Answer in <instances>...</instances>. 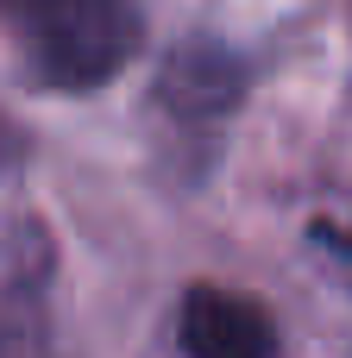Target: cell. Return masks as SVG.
<instances>
[{
    "label": "cell",
    "mask_w": 352,
    "mask_h": 358,
    "mask_svg": "<svg viewBox=\"0 0 352 358\" xmlns=\"http://www.w3.org/2000/svg\"><path fill=\"white\" fill-rule=\"evenodd\" d=\"M233 94H239V63L214 44H189L164 76V101L183 107L189 120L208 113V107H233Z\"/></svg>",
    "instance_id": "obj_3"
},
{
    "label": "cell",
    "mask_w": 352,
    "mask_h": 358,
    "mask_svg": "<svg viewBox=\"0 0 352 358\" xmlns=\"http://www.w3.org/2000/svg\"><path fill=\"white\" fill-rule=\"evenodd\" d=\"M176 334H183L189 358H271L277 352L271 315L246 296H227V289H189Z\"/></svg>",
    "instance_id": "obj_2"
},
{
    "label": "cell",
    "mask_w": 352,
    "mask_h": 358,
    "mask_svg": "<svg viewBox=\"0 0 352 358\" xmlns=\"http://www.w3.org/2000/svg\"><path fill=\"white\" fill-rule=\"evenodd\" d=\"M0 25L57 94L113 82L139 50V0H0Z\"/></svg>",
    "instance_id": "obj_1"
}]
</instances>
